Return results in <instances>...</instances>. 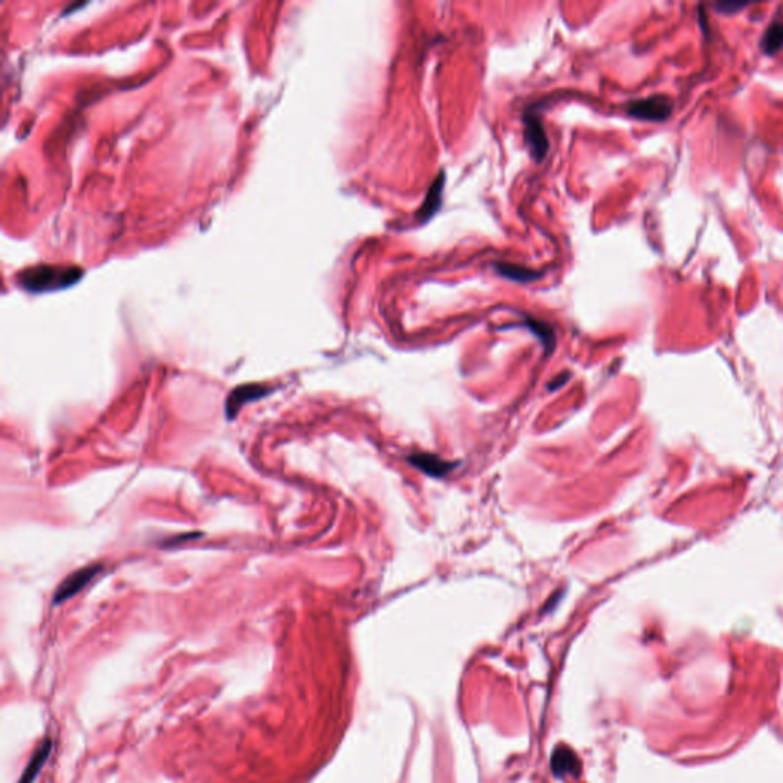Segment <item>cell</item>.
Here are the masks:
<instances>
[{"instance_id": "cell-2", "label": "cell", "mask_w": 783, "mask_h": 783, "mask_svg": "<svg viewBox=\"0 0 783 783\" xmlns=\"http://www.w3.org/2000/svg\"><path fill=\"white\" fill-rule=\"evenodd\" d=\"M629 115L644 121H664L672 113V103L664 97H651L629 104Z\"/></svg>"}, {"instance_id": "cell-3", "label": "cell", "mask_w": 783, "mask_h": 783, "mask_svg": "<svg viewBox=\"0 0 783 783\" xmlns=\"http://www.w3.org/2000/svg\"><path fill=\"white\" fill-rule=\"evenodd\" d=\"M524 121H525V138L529 144L531 150H533L534 159L542 161L546 156L548 149H550V142H548L543 124L540 123L538 116L534 112H528L525 115Z\"/></svg>"}, {"instance_id": "cell-4", "label": "cell", "mask_w": 783, "mask_h": 783, "mask_svg": "<svg viewBox=\"0 0 783 783\" xmlns=\"http://www.w3.org/2000/svg\"><path fill=\"white\" fill-rule=\"evenodd\" d=\"M98 571H100V566L95 565V566H87V568H83V569L77 571L75 574L69 575V577L65 581H63L61 586L57 589L56 600H54V601L60 603V601L68 600L72 596H75L78 591H82L86 586V584L94 579V575Z\"/></svg>"}, {"instance_id": "cell-9", "label": "cell", "mask_w": 783, "mask_h": 783, "mask_svg": "<svg viewBox=\"0 0 783 783\" xmlns=\"http://www.w3.org/2000/svg\"><path fill=\"white\" fill-rule=\"evenodd\" d=\"M579 760L575 758V754L568 748H557L553 754V770L559 776H565L577 771Z\"/></svg>"}, {"instance_id": "cell-1", "label": "cell", "mask_w": 783, "mask_h": 783, "mask_svg": "<svg viewBox=\"0 0 783 783\" xmlns=\"http://www.w3.org/2000/svg\"><path fill=\"white\" fill-rule=\"evenodd\" d=\"M74 273L75 269H60V268H34L31 271L23 273V285L30 290L42 291V290H52L57 286H61L63 282H74Z\"/></svg>"}, {"instance_id": "cell-6", "label": "cell", "mask_w": 783, "mask_h": 783, "mask_svg": "<svg viewBox=\"0 0 783 783\" xmlns=\"http://www.w3.org/2000/svg\"><path fill=\"white\" fill-rule=\"evenodd\" d=\"M494 268H496V271L500 276L511 278V280H514V282H522V283L533 282V280H536V278L542 276V273L536 271V269H531V268H526L524 265H517V264H510V262H498L496 265H494Z\"/></svg>"}, {"instance_id": "cell-8", "label": "cell", "mask_w": 783, "mask_h": 783, "mask_svg": "<svg viewBox=\"0 0 783 783\" xmlns=\"http://www.w3.org/2000/svg\"><path fill=\"white\" fill-rule=\"evenodd\" d=\"M51 748H52L51 741H44V742L39 746V750L34 753L32 759L30 760L28 767L25 768V772H23V776H22V779H20L19 783H34L35 777H37V774L40 772V770L43 768L44 762H47V759H48V756H49V753H51Z\"/></svg>"}, {"instance_id": "cell-5", "label": "cell", "mask_w": 783, "mask_h": 783, "mask_svg": "<svg viewBox=\"0 0 783 783\" xmlns=\"http://www.w3.org/2000/svg\"><path fill=\"white\" fill-rule=\"evenodd\" d=\"M266 393H268V389H266V387H262V386H242V387H238L236 390L231 392V395L227 400V406H225V409H227V417L230 419L234 418L238 415V412L240 410V407L244 406L245 402L264 397V395H266Z\"/></svg>"}, {"instance_id": "cell-11", "label": "cell", "mask_w": 783, "mask_h": 783, "mask_svg": "<svg viewBox=\"0 0 783 783\" xmlns=\"http://www.w3.org/2000/svg\"><path fill=\"white\" fill-rule=\"evenodd\" d=\"M410 461L415 464L417 467L422 468V470H424L429 474L439 476V474H444L447 471V464L440 461V459L436 457V456L419 455L418 457L417 456L410 457Z\"/></svg>"}, {"instance_id": "cell-7", "label": "cell", "mask_w": 783, "mask_h": 783, "mask_svg": "<svg viewBox=\"0 0 783 783\" xmlns=\"http://www.w3.org/2000/svg\"><path fill=\"white\" fill-rule=\"evenodd\" d=\"M443 188H444V173H439L433 185L430 187L424 204L421 205L418 213V221L426 222L430 216L438 210V206L440 204V195H443Z\"/></svg>"}, {"instance_id": "cell-10", "label": "cell", "mask_w": 783, "mask_h": 783, "mask_svg": "<svg viewBox=\"0 0 783 783\" xmlns=\"http://www.w3.org/2000/svg\"><path fill=\"white\" fill-rule=\"evenodd\" d=\"M783 47V23H774L767 30L762 40V49L767 54H776Z\"/></svg>"}]
</instances>
